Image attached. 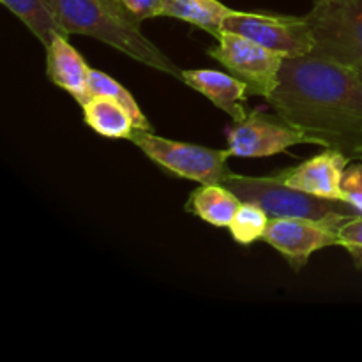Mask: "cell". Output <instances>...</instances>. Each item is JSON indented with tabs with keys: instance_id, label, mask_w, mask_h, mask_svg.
<instances>
[{
	"instance_id": "1",
	"label": "cell",
	"mask_w": 362,
	"mask_h": 362,
	"mask_svg": "<svg viewBox=\"0 0 362 362\" xmlns=\"http://www.w3.org/2000/svg\"><path fill=\"white\" fill-rule=\"evenodd\" d=\"M269 105L292 126L352 158L362 145V71L315 55L286 57Z\"/></svg>"
},
{
	"instance_id": "2",
	"label": "cell",
	"mask_w": 362,
	"mask_h": 362,
	"mask_svg": "<svg viewBox=\"0 0 362 362\" xmlns=\"http://www.w3.org/2000/svg\"><path fill=\"white\" fill-rule=\"evenodd\" d=\"M64 32L106 42L131 59L180 80L182 69L152 45L119 0H48Z\"/></svg>"
},
{
	"instance_id": "3",
	"label": "cell",
	"mask_w": 362,
	"mask_h": 362,
	"mask_svg": "<svg viewBox=\"0 0 362 362\" xmlns=\"http://www.w3.org/2000/svg\"><path fill=\"white\" fill-rule=\"evenodd\" d=\"M223 184L240 198L257 204L271 218H308L341 225L357 214L356 209L343 200H327L290 187L276 177H244L228 172Z\"/></svg>"
},
{
	"instance_id": "4",
	"label": "cell",
	"mask_w": 362,
	"mask_h": 362,
	"mask_svg": "<svg viewBox=\"0 0 362 362\" xmlns=\"http://www.w3.org/2000/svg\"><path fill=\"white\" fill-rule=\"evenodd\" d=\"M313 53L362 71V0H315L306 14Z\"/></svg>"
},
{
	"instance_id": "5",
	"label": "cell",
	"mask_w": 362,
	"mask_h": 362,
	"mask_svg": "<svg viewBox=\"0 0 362 362\" xmlns=\"http://www.w3.org/2000/svg\"><path fill=\"white\" fill-rule=\"evenodd\" d=\"M131 141L156 165L180 179L194 180L198 184H223V179L230 172L226 166L232 156L230 151L173 141L141 129L134 131Z\"/></svg>"
},
{
	"instance_id": "6",
	"label": "cell",
	"mask_w": 362,
	"mask_h": 362,
	"mask_svg": "<svg viewBox=\"0 0 362 362\" xmlns=\"http://www.w3.org/2000/svg\"><path fill=\"white\" fill-rule=\"evenodd\" d=\"M209 55L218 60L235 78L247 85V94L271 98L278 88L279 74L286 57L257 45L243 35L223 32L218 45L209 48Z\"/></svg>"
},
{
	"instance_id": "7",
	"label": "cell",
	"mask_w": 362,
	"mask_h": 362,
	"mask_svg": "<svg viewBox=\"0 0 362 362\" xmlns=\"http://www.w3.org/2000/svg\"><path fill=\"white\" fill-rule=\"evenodd\" d=\"M223 32L243 35L285 57L311 55L315 48L304 16L240 13L233 9L223 23Z\"/></svg>"
},
{
	"instance_id": "8",
	"label": "cell",
	"mask_w": 362,
	"mask_h": 362,
	"mask_svg": "<svg viewBox=\"0 0 362 362\" xmlns=\"http://www.w3.org/2000/svg\"><path fill=\"white\" fill-rule=\"evenodd\" d=\"M303 144L324 147L318 138L292 126L278 113L269 115L260 110L250 112L243 122L228 129V151L237 158H267Z\"/></svg>"
},
{
	"instance_id": "9",
	"label": "cell",
	"mask_w": 362,
	"mask_h": 362,
	"mask_svg": "<svg viewBox=\"0 0 362 362\" xmlns=\"http://www.w3.org/2000/svg\"><path fill=\"white\" fill-rule=\"evenodd\" d=\"M338 225L308 218H271L262 240L286 258L293 271H300L311 255L329 246H339Z\"/></svg>"
},
{
	"instance_id": "10",
	"label": "cell",
	"mask_w": 362,
	"mask_h": 362,
	"mask_svg": "<svg viewBox=\"0 0 362 362\" xmlns=\"http://www.w3.org/2000/svg\"><path fill=\"white\" fill-rule=\"evenodd\" d=\"M350 156L327 147L322 154L308 159L296 168L283 170L279 179L290 187L327 200H343V175L350 165Z\"/></svg>"
},
{
	"instance_id": "11",
	"label": "cell",
	"mask_w": 362,
	"mask_h": 362,
	"mask_svg": "<svg viewBox=\"0 0 362 362\" xmlns=\"http://www.w3.org/2000/svg\"><path fill=\"white\" fill-rule=\"evenodd\" d=\"M46 73L53 85L73 95L78 105L92 98L90 69L66 35H57L46 48Z\"/></svg>"
},
{
	"instance_id": "12",
	"label": "cell",
	"mask_w": 362,
	"mask_h": 362,
	"mask_svg": "<svg viewBox=\"0 0 362 362\" xmlns=\"http://www.w3.org/2000/svg\"><path fill=\"white\" fill-rule=\"evenodd\" d=\"M180 80L191 88L211 99L219 110L228 113L233 122H243L247 117L246 98L247 85L233 74L214 69H186Z\"/></svg>"
},
{
	"instance_id": "13",
	"label": "cell",
	"mask_w": 362,
	"mask_h": 362,
	"mask_svg": "<svg viewBox=\"0 0 362 362\" xmlns=\"http://www.w3.org/2000/svg\"><path fill=\"white\" fill-rule=\"evenodd\" d=\"M81 110L85 124L105 138L131 140L136 131L129 112L108 95L94 94L81 105Z\"/></svg>"
},
{
	"instance_id": "14",
	"label": "cell",
	"mask_w": 362,
	"mask_h": 362,
	"mask_svg": "<svg viewBox=\"0 0 362 362\" xmlns=\"http://www.w3.org/2000/svg\"><path fill=\"white\" fill-rule=\"evenodd\" d=\"M240 204V198L225 184H200L191 193L186 211L212 226H230Z\"/></svg>"
},
{
	"instance_id": "15",
	"label": "cell",
	"mask_w": 362,
	"mask_h": 362,
	"mask_svg": "<svg viewBox=\"0 0 362 362\" xmlns=\"http://www.w3.org/2000/svg\"><path fill=\"white\" fill-rule=\"evenodd\" d=\"M232 11L219 0H161L159 16L182 20L219 39L223 34V23Z\"/></svg>"
},
{
	"instance_id": "16",
	"label": "cell",
	"mask_w": 362,
	"mask_h": 362,
	"mask_svg": "<svg viewBox=\"0 0 362 362\" xmlns=\"http://www.w3.org/2000/svg\"><path fill=\"white\" fill-rule=\"evenodd\" d=\"M25 27L41 41L45 48L52 45L57 35H66L52 4L48 0H0Z\"/></svg>"
},
{
	"instance_id": "17",
	"label": "cell",
	"mask_w": 362,
	"mask_h": 362,
	"mask_svg": "<svg viewBox=\"0 0 362 362\" xmlns=\"http://www.w3.org/2000/svg\"><path fill=\"white\" fill-rule=\"evenodd\" d=\"M269 221H271V216L260 205L243 202L240 207L237 209L228 228L235 243L251 244L255 240H262L269 226Z\"/></svg>"
},
{
	"instance_id": "18",
	"label": "cell",
	"mask_w": 362,
	"mask_h": 362,
	"mask_svg": "<svg viewBox=\"0 0 362 362\" xmlns=\"http://www.w3.org/2000/svg\"><path fill=\"white\" fill-rule=\"evenodd\" d=\"M90 90L92 94L108 95V98L115 99V101L120 103V105L129 112V115L133 117L136 129L151 131V124H148L147 117L144 115V112L140 110L138 103L134 101V98L131 95V92L126 90V88H124L119 81L113 80L112 76H108V74L103 73V71L90 69Z\"/></svg>"
},
{
	"instance_id": "19",
	"label": "cell",
	"mask_w": 362,
	"mask_h": 362,
	"mask_svg": "<svg viewBox=\"0 0 362 362\" xmlns=\"http://www.w3.org/2000/svg\"><path fill=\"white\" fill-rule=\"evenodd\" d=\"M336 232H338L339 246L345 247L354 264L362 269V216L345 219Z\"/></svg>"
},
{
	"instance_id": "20",
	"label": "cell",
	"mask_w": 362,
	"mask_h": 362,
	"mask_svg": "<svg viewBox=\"0 0 362 362\" xmlns=\"http://www.w3.org/2000/svg\"><path fill=\"white\" fill-rule=\"evenodd\" d=\"M341 187L343 202L352 205L357 214L362 216V161L345 170Z\"/></svg>"
},
{
	"instance_id": "21",
	"label": "cell",
	"mask_w": 362,
	"mask_h": 362,
	"mask_svg": "<svg viewBox=\"0 0 362 362\" xmlns=\"http://www.w3.org/2000/svg\"><path fill=\"white\" fill-rule=\"evenodd\" d=\"M119 2L136 23L159 16L161 9V0H119Z\"/></svg>"
},
{
	"instance_id": "22",
	"label": "cell",
	"mask_w": 362,
	"mask_h": 362,
	"mask_svg": "<svg viewBox=\"0 0 362 362\" xmlns=\"http://www.w3.org/2000/svg\"><path fill=\"white\" fill-rule=\"evenodd\" d=\"M352 158H356V159H359V161H362V145H361L359 148H357L356 152H354V154H352Z\"/></svg>"
}]
</instances>
